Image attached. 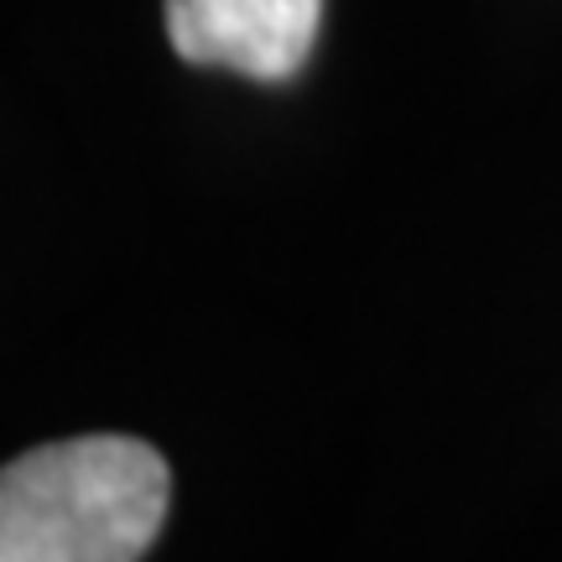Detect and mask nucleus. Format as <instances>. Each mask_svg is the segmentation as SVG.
<instances>
[{"label":"nucleus","mask_w":562,"mask_h":562,"mask_svg":"<svg viewBox=\"0 0 562 562\" xmlns=\"http://www.w3.org/2000/svg\"><path fill=\"white\" fill-rule=\"evenodd\" d=\"M172 505L151 442L89 432L26 448L0 474V562H140Z\"/></svg>","instance_id":"f257e3e1"},{"label":"nucleus","mask_w":562,"mask_h":562,"mask_svg":"<svg viewBox=\"0 0 562 562\" xmlns=\"http://www.w3.org/2000/svg\"><path fill=\"white\" fill-rule=\"evenodd\" d=\"M318 16L323 0H167V37L193 68L286 83L318 42Z\"/></svg>","instance_id":"f03ea898"}]
</instances>
